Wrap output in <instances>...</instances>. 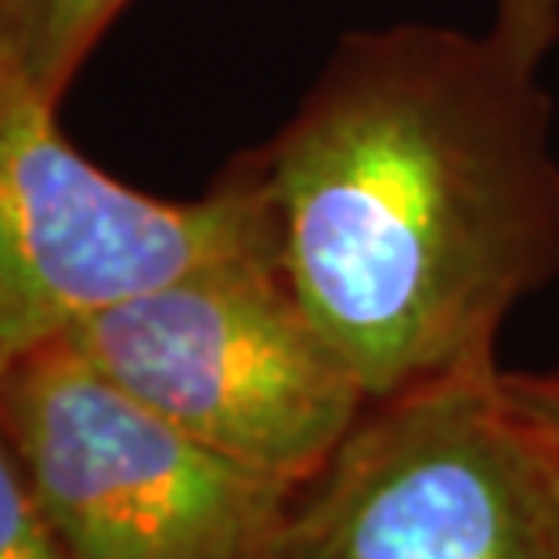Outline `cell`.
Returning <instances> with one entry per match:
<instances>
[{"label": "cell", "mask_w": 559, "mask_h": 559, "mask_svg": "<svg viewBox=\"0 0 559 559\" xmlns=\"http://www.w3.org/2000/svg\"><path fill=\"white\" fill-rule=\"evenodd\" d=\"M66 340L188 437L296 487L372 404L285 278L275 242L105 307Z\"/></svg>", "instance_id": "cell-2"}, {"label": "cell", "mask_w": 559, "mask_h": 559, "mask_svg": "<svg viewBox=\"0 0 559 559\" xmlns=\"http://www.w3.org/2000/svg\"><path fill=\"white\" fill-rule=\"evenodd\" d=\"M0 559H73L47 520L4 426H0Z\"/></svg>", "instance_id": "cell-7"}, {"label": "cell", "mask_w": 559, "mask_h": 559, "mask_svg": "<svg viewBox=\"0 0 559 559\" xmlns=\"http://www.w3.org/2000/svg\"><path fill=\"white\" fill-rule=\"evenodd\" d=\"M275 559H559V455L480 365L372 401Z\"/></svg>", "instance_id": "cell-3"}, {"label": "cell", "mask_w": 559, "mask_h": 559, "mask_svg": "<svg viewBox=\"0 0 559 559\" xmlns=\"http://www.w3.org/2000/svg\"><path fill=\"white\" fill-rule=\"evenodd\" d=\"M502 390L523 423L559 455V368L552 372H502Z\"/></svg>", "instance_id": "cell-9"}, {"label": "cell", "mask_w": 559, "mask_h": 559, "mask_svg": "<svg viewBox=\"0 0 559 559\" xmlns=\"http://www.w3.org/2000/svg\"><path fill=\"white\" fill-rule=\"evenodd\" d=\"M491 33L516 58L542 69L559 44V0H495Z\"/></svg>", "instance_id": "cell-8"}, {"label": "cell", "mask_w": 559, "mask_h": 559, "mask_svg": "<svg viewBox=\"0 0 559 559\" xmlns=\"http://www.w3.org/2000/svg\"><path fill=\"white\" fill-rule=\"evenodd\" d=\"M127 0H0V58L62 102L83 58Z\"/></svg>", "instance_id": "cell-6"}, {"label": "cell", "mask_w": 559, "mask_h": 559, "mask_svg": "<svg viewBox=\"0 0 559 559\" xmlns=\"http://www.w3.org/2000/svg\"><path fill=\"white\" fill-rule=\"evenodd\" d=\"M55 109L0 58V376L105 307L275 242L253 156L210 195L170 202L83 159Z\"/></svg>", "instance_id": "cell-5"}, {"label": "cell", "mask_w": 559, "mask_h": 559, "mask_svg": "<svg viewBox=\"0 0 559 559\" xmlns=\"http://www.w3.org/2000/svg\"><path fill=\"white\" fill-rule=\"evenodd\" d=\"M0 426L73 559H275L300 491L188 437L69 340L0 376Z\"/></svg>", "instance_id": "cell-4"}, {"label": "cell", "mask_w": 559, "mask_h": 559, "mask_svg": "<svg viewBox=\"0 0 559 559\" xmlns=\"http://www.w3.org/2000/svg\"><path fill=\"white\" fill-rule=\"evenodd\" d=\"M253 163L285 278L372 401L495 365L559 278L552 105L491 29L347 33Z\"/></svg>", "instance_id": "cell-1"}]
</instances>
